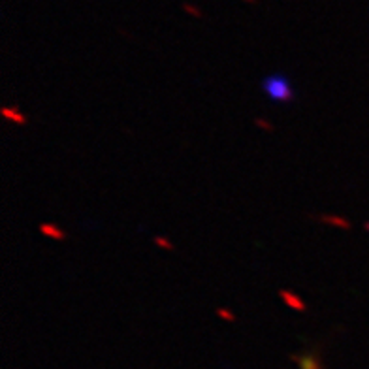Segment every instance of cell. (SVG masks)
Here are the masks:
<instances>
[{"label": "cell", "instance_id": "6da1fadb", "mask_svg": "<svg viewBox=\"0 0 369 369\" xmlns=\"http://www.w3.org/2000/svg\"><path fill=\"white\" fill-rule=\"evenodd\" d=\"M262 89L269 100L277 104H290L294 102V89L290 79L283 74H271L262 81Z\"/></svg>", "mask_w": 369, "mask_h": 369}, {"label": "cell", "instance_id": "7a4b0ae2", "mask_svg": "<svg viewBox=\"0 0 369 369\" xmlns=\"http://www.w3.org/2000/svg\"><path fill=\"white\" fill-rule=\"evenodd\" d=\"M281 298H283V302L286 303V307H290V309H294V311L303 313L305 309H307L302 298H298V296H296L294 292H290V290H281Z\"/></svg>", "mask_w": 369, "mask_h": 369}, {"label": "cell", "instance_id": "3957f363", "mask_svg": "<svg viewBox=\"0 0 369 369\" xmlns=\"http://www.w3.org/2000/svg\"><path fill=\"white\" fill-rule=\"evenodd\" d=\"M40 232L46 237H51V239H64V237H66L64 230H60V228L55 226V224H51V222H44V224L40 226Z\"/></svg>", "mask_w": 369, "mask_h": 369}, {"label": "cell", "instance_id": "277c9868", "mask_svg": "<svg viewBox=\"0 0 369 369\" xmlns=\"http://www.w3.org/2000/svg\"><path fill=\"white\" fill-rule=\"evenodd\" d=\"M2 117L8 119V121H11V123H15V124L27 123V117L21 113L19 109H15V107H4V109H2Z\"/></svg>", "mask_w": 369, "mask_h": 369}, {"label": "cell", "instance_id": "5b68a950", "mask_svg": "<svg viewBox=\"0 0 369 369\" xmlns=\"http://www.w3.org/2000/svg\"><path fill=\"white\" fill-rule=\"evenodd\" d=\"M320 220H322V222H326V224H333V226L347 228V230L350 228V222L347 220V218L335 217V215H324V217H320Z\"/></svg>", "mask_w": 369, "mask_h": 369}, {"label": "cell", "instance_id": "8992f818", "mask_svg": "<svg viewBox=\"0 0 369 369\" xmlns=\"http://www.w3.org/2000/svg\"><path fill=\"white\" fill-rule=\"evenodd\" d=\"M300 364H302V369H320L318 360H315V356H305L300 360Z\"/></svg>", "mask_w": 369, "mask_h": 369}, {"label": "cell", "instance_id": "52a82bcc", "mask_svg": "<svg viewBox=\"0 0 369 369\" xmlns=\"http://www.w3.org/2000/svg\"><path fill=\"white\" fill-rule=\"evenodd\" d=\"M217 315L222 318V320H228V322L236 320V315L230 311V309H226V307H220V309H217Z\"/></svg>", "mask_w": 369, "mask_h": 369}, {"label": "cell", "instance_id": "ba28073f", "mask_svg": "<svg viewBox=\"0 0 369 369\" xmlns=\"http://www.w3.org/2000/svg\"><path fill=\"white\" fill-rule=\"evenodd\" d=\"M155 243L160 247V249H166V251H173V245H171V241H170V239H166V237L157 236V237H155Z\"/></svg>", "mask_w": 369, "mask_h": 369}, {"label": "cell", "instance_id": "9c48e42d", "mask_svg": "<svg viewBox=\"0 0 369 369\" xmlns=\"http://www.w3.org/2000/svg\"><path fill=\"white\" fill-rule=\"evenodd\" d=\"M183 10L187 11V13H190V15H194V17H202V11L198 8H194L192 4H183Z\"/></svg>", "mask_w": 369, "mask_h": 369}, {"label": "cell", "instance_id": "30bf717a", "mask_svg": "<svg viewBox=\"0 0 369 369\" xmlns=\"http://www.w3.org/2000/svg\"><path fill=\"white\" fill-rule=\"evenodd\" d=\"M255 123L258 124V126H260L262 130H267V132H271V130H273V124L267 123V121H264V119H256Z\"/></svg>", "mask_w": 369, "mask_h": 369}, {"label": "cell", "instance_id": "8fae6325", "mask_svg": "<svg viewBox=\"0 0 369 369\" xmlns=\"http://www.w3.org/2000/svg\"><path fill=\"white\" fill-rule=\"evenodd\" d=\"M366 230L369 232V222H366Z\"/></svg>", "mask_w": 369, "mask_h": 369}, {"label": "cell", "instance_id": "7c38bea8", "mask_svg": "<svg viewBox=\"0 0 369 369\" xmlns=\"http://www.w3.org/2000/svg\"><path fill=\"white\" fill-rule=\"evenodd\" d=\"M245 2H256V0H245Z\"/></svg>", "mask_w": 369, "mask_h": 369}]
</instances>
